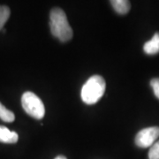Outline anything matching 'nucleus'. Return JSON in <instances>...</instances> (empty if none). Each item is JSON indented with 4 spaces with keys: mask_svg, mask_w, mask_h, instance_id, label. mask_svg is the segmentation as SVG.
Instances as JSON below:
<instances>
[{
    "mask_svg": "<svg viewBox=\"0 0 159 159\" xmlns=\"http://www.w3.org/2000/svg\"><path fill=\"white\" fill-rule=\"evenodd\" d=\"M50 28L51 34L60 42H68L73 37V29L69 25L65 11L60 8H54L51 10Z\"/></svg>",
    "mask_w": 159,
    "mask_h": 159,
    "instance_id": "nucleus-1",
    "label": "nucleus"
},
{
    "mask_svg": "<svg viewBox=\"0 0 159 159\" xmlns=\"http://www.w3.org/2000/svg\"><path fill=\"white\" fill-rule=\"evenodd\" d=\"M106 88L105 80L100 75H93L86 81L80 92L82 101L87 104L97 103L103 96Z\"/></svg>",
    "mask_w": 159,
    "mask_h": 159,
    "instance_id": "nucleus-2",
    "label": "nucleus"
},
{
    "mask_svg": "<svg viewBox=\"0 0 159 159\" xmlns=\"http://www.w3.org/2000/svg\"><path fill=\"white\" fill-rule=\"evenodd\" d=\"M21 104L24 111L36 119H42L45 114L43 101L33 92H25L21 97Z\"/></svg>",
    "mask_w": 159,
    "mask_h": 159,
    "instance_id": "nucleus-3",
    "label": "nucleus"
},
{
    "mask_svg": "<svg viewBox=\"0 0 159 159\" xmlns=\"http://www.w3.org/2000/svg\"><path fill=\"white\" fill-rule=\"evenodd\" d=\"M159 138L158 126H151L141 130L135 136V144L140 148H148Z\"/></svg>",
    "mask_w": 159,
    "mask_h": 159,
    "instance_id": "nucleus-4",
    "label": "nucleus"
},
{
    "mask_svg": "<svg viewBox=\"0 0 159 159\" xmlns=\"http://www.w3.org/2000/svg\"><path fill=\"white\" fill-rule=\"evenodd\" d=\"M19 140V135L16 132L10 131L4 125H0V142L13 144Z\"/></svg>",
    "mask_w": 159,
    "mask_h": 159,
    "instance_id": "nucleus-5",
    "label": "nucleus"
},
{
    "mask_svg": "<svg viewBox=\"0 0 159 159\" xmlns=\"http://www.w3.org/2000/svg\"><path fill=\"white\" fill-rule=\"evenodd\" d=\"M143 51L148 55H155L159 53V33H156L153 37L143 46Z\"/></svg>",
    "mask_w": 159,
    "mask_h": 159,
    "instance_id": "nucleus-6",
    "label": "nucleus"
},
{
    "mask_svg": "<svg viewBox=\"0 0 159 159\" xmlns=\"http://www.w3.org/2000/svg\"><path fill=\"white\" fill-rule=\"evenodd\" d=\"M111 6L119 14H126L131 8L130 2L127 0H111Z\"/></svg>",
    "mask_w": 159,
    "mask_h": 159,
    "instance_id": "nucleus-7",
    "label": "nucleus"
},
{
    "mask_svg": "<svg viewBox=\"0 0 159 159\" xmlns=\"http://www.w3.org/2000/svg\"><path fill=\"white\" fill-rule=\"evenodd\" d=\"M0 119L6 123L13 122L15 119V116L13 112L6 109L1 102H0Z\"/></svg>",
    "mask_w": 159,
    "mask_h": 159,
    "instance_id": "nucleus-8",
    "label": "nucleus"
},
{
    "mask_svg": "<svg viewBox=\"0 0 159 159\" xmlns=\"http://www.w3.org/2000/svg\"><path fill=\"white\" fill-rule=\"evenodd\" d=\"M11 11L9 7L6 6H0V30H2L4 28V25L8 20L10 17Z\"/></svg>",
    "mask_w": 159,
    "mask_h": 159,
    "instance_id": "nucleus-9",
    "label": "nucleus"
},
{
    "mask_svg": "<svg viewBox=\"0 0 159 159\" xmlns=\"http://www.w3.org/2000/svg\"><path fill=\"white\" fill-rule=\"evenodd\" d=\"M148 159H159V141L155 142L148 151Z\"/></svg>",
    "mask_w": 159,
    "mask_h": 159,
    "instance_id": "nucleus-10",
    "label": "nucleus"
},
{
    "mask_svg": "<svg viewBox=\"0 0 159 159\" xmlns=\"http://www.w3.org/2000/svg\"><path fill=\"white\" fill-rule=\"evenodd\" d=\"M150 86L153 89L155 96L159 99V78H154L150 81Z\"/></svg>",
    "mask_w": 159,
    "mask_h": 159,
    "instance_id": "nucleus-11",
    "label": "nucleus"
},
{
    "mask_svg": "<svg viewBox=\"0 0 159 159\" xmlns=\"http://www.w3.org/2000/svg\"><path fill=\"white\" fill-rule=\"evenodd\" d=\"M55 159H67L66 157H64V156H58V157H57Z\"/></svg>",
    "mask_w": 159,
    "mask_h": 159,
    "instance_id": "nucleus-12",
    "label": "nucleus"
}]
</instances>
